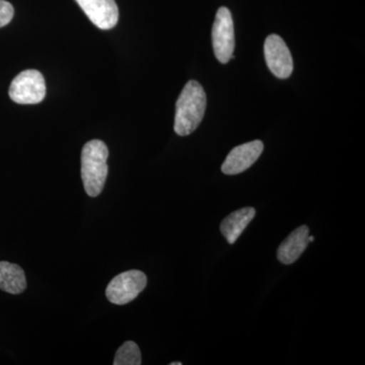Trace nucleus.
Here are the masks:
<instances>
[{
  "label": "nucleus",
  "mask_w": 365,
  "mask_h": 365,
  "mask_svg": "<svg viewBox=\"0 0 365 365\" xmlns=\"http://www.w3.org/2000/svg\"><path fill=\"white\" fill-rule=\"evenodd\" d=\"M266 63L276 78L285 79L294 71V60L287 43L275 34L268 36L264 45Z\"/></svg>",
  "instance_id": "423d86ee"
},
{
  "label": "nucleus",
  "mask_w": 365,
  "mask_h": 365,
  "mask_svg": "<svg viewBox=\"0 0 365 365\" xmlns=\"http://www.w3.org/2000/svg\"><path fill=\"white\" fill-rule=\"evenodd\" d=\"M141 353L136 343L127 341L118 349L114 365H140Z\"/></svg>",
  "instance_id": "f8f14e48"
},
{
  "label": "nucleus",
  "mask_w": 365,
  "mask_h": 365,
  "mask_svg": "<svg viewBox=\"0 0 365 365\" xmlns=\"http://www.w3.org/2000/svg\"><path fill=\"white\" fill-rule=\"evenodd\" d=\"M26 279L20 266L9 262H0V289L11 294L25 292Z\"/></svg>",
  "instance_id": "9b49d317"
},
{
  "label": "nucleus",
  "mask_w": 365,
  "mask_h": 365,
  "mask_svg": "<svg viewBox=\"0 0 365 365\" xmlns=\"http://www.w3.org/2000/svg\"><path fill=\"white\" fill-rule=\"evenodd\" d=\"M309 230L307 225H302L294 230L277 250V259L284 265L294 263L306 251L309 241Z\"/></svg>",
  "instance_id": "1a4fd4ad"
},
{
  "label": "nucleus",
  "mask_w": 365,
  "mask_h": 365,
  "mask_svg": "<svg viewBox=\"0 0 365 365\" xmlns=\"http://www.w3.org/2000/svg\"><path fill=\"white\" fill-rule=\"evenodd\" d=\"M263 150L264 144L261 140H254L237 146L228 153L225 163H222L223 174H241L258 160Z\"/></svg>",
  "instance_id": "0eeeda50"
},
{
  "label": "nucleus",
  "mask_w": 365,
  "mask_h": 365,
  "mask_svg": "<svg viewBox=\"0 0 365 365\" xmlns=\"http://www.w3.org/2000/svg\"><path fill=\"white\" fill-rule=\"evenodd\" d=\"M148 284L145 274L139 270H129L113 278L106 289V297L118 306L129 304L136 299Z\"/></svg>",
  "instance_id": "7ed1b4c3"
},
{
  "label": "nucleus",
  "mask_w": 365,
  "mask_h": 365,
  "mask_svg": "<svg viewBox=\"0 0 365 365\" xmlns=\"http://www.w3.org/2000/svg\"><path fill=\"white\" fill-rule=\"evenodd\" d=\"M314 237H309V242H314Z\"/></svg>",
  "instance_id": "2eb2a0df"
},
{
  "label": "nucleus",
  "mask_w": 365,
  "mask_h": 365,
  "mask_svg": "<svg viewBox=\"0 0 365 365\" xmlns=\"http://www.w3.org/2000/svg\"><path fill=\"white\" fill-rule=\"evenodd\" d=\"M256 215V209L254 207H244L230 213L227 218L222 220L220 225V232L227 239L228 244L232 245L237 242L240 235L242 234L249 223L253 220Z\"/></svg>",
  "instance_id": "9d476101"
},
{
  "label": "nucleus",
  "mask_w": 365,
  "mask_h": 365,
  "mask_svg": "<svg viewBox=\"0 0 365 365\" xmlns=\"http://www.w3.org/2000/svg\"><path fill=\"white\" fill-rule=\"evenodd\" d=\"M9 93L18 104H39L46 96L45 79L40 71L28 69L14 78Z\"/></svg>",
  "instance_id": "20e7f679"
},
{
  "label": "nucleus",
  "mask_w": 365,
  "mask_h": 365,
  "mask_svg": "<svg viewBox=\"0 0 365 365\" xmlns=\"http://www.w3.org/2000/svg\"><path fill=\"white\" fill-rule=\"evenodd\" d=\"M14 14V6L6 0H0V28L9 25L13 20Z\"/></svg>",
  "instance_id": "ddd939ff"
},
{
  "label": "nucleus",
  "mask_w": 365,
  "mask_h": 365,
  "mask_svg": "<svg viewBox=\"0 0 365 365\" xmlns=\"http://www.w3.org/2000/svg\"><path fill=\"white\" fill-rule=\"evenodd\" d=\"M206 103L202 86L196 81L187 83L176 104L174 129L178 135H190L198 128L205 114Z\"/></svg>",
  "instance_id": "f257e3e1"
},
{
  "label": "nucleus",
  "mask_w": 365,
  "mask_h": 365,
  "mask_svg": "<svg viewBox=\"0 0 365 365\" xmlns=\"http://www.w3.org/2000/svg\"><path fill=\"white\" fill-rule=\"evenodd\" d=\"M109 150L103 141L93 139L81 151V179L86 194L97 197L102 193L107 180Z\"/></svg>",
  "instance_id": "f03ea898"
},
{
  "label": "nucleus",
  "mask_w": 365,
  "mask_h": 365,
  "mask_svg": "<svg viewBox=\"0 0 365 365\" xmlns=\"http://www.w3.org/2000/svg\"><path fill=\"white\" fill-rule=\"evenodd\" d=\"M212 45L216 58L220 63H227L234 58L235 30L232 14L227 7H220L212 26Z\"/></svg>",
  "instance_id": "39448f33"
},
{
  "label": "nucleus",
  "mask_w": 365,
  "mask_h": 365,
  "mask_svg": "<svg viewBox=\"0 0 365 365\" xmlns=\"http://www.w3.org/2000/svg\"><path fill=\"white\" fill-rule=\"evenodd\" d=\"M170 365H182V362H172Z\"/></svg>",
  "instance_id": "4468645a"
},
{
  "label": "nucleus",
  "mask_w": 365,
  "mask_h": 365,
  "mask_svg": "<svg viewBox=\"0 0 365 365\" xmlns=\"http://www.w3.org/2000/svg\"><path fill=\"white\" fill-rule=\"evenodd\" d=\"M91 23L101 30L114 28L119 20L115 0H76Z\"/></svg>",
  "instance_id": "6e6552de"
}]
</instances>
